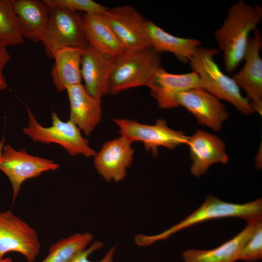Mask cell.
Masks as SVG:
<instances>
[{
    "instance_id": "83f0119b",
    "label": "cell",
    "mask_w": 262,
    "mask_h": 262,
    "mask_svg": "<svg viewBox=\"0 0 262 262\" xmlns=\"http://www.w3.org/2000/svg\"><path fill=\"white\" fill-rule=\"evenodd\" d=\"M11 58L6 49H0V90L7 87L6 80L2 73L3 70Z\"/></svg>"
},
{
    "instance_id": "ffe728a7",
    "label": "cell",
    "mask_w": 262,
    "mask_h": 262,
    "mask_svg": "<svg viewBox=\"0 0 262 262\" xmlns=\"http://www.w3.org/2000/svg\"><path fill=\"white\" fill-rule=\"evenodd\" d=\"M259 220L247 222L246 227L242 231L216 248L210 250L191 249L184 251L182 257L184 262H234L238 261L241 248L250 237L256 222Z\"/></svg>"
},
{
    "instance_id": "603a6c76",
    "label": "cell",
    "mask_w": 262,
    "mask_h": 262,
    "mask_svg": "<svg viewBox=\"0 0 262 262\" xmlns=\"http://www.w3.org/2000/svg\"><path fill=\"white\" fill-rule=\"evenodd\" d=\"M93 239L92 233L77 232L51 245L41 262H71L75 256L87 247Z\"/></svg>"
},
{
    "instance_id": "d6986e66",
    "label": "cell",
    "mask_w": 262,
    "mask_h": 262,
    "mask_svg": "<svg viewBox=\"0 0 262 262\" xmlns=\"http://www.w3.org/2000/svg\"><path fill=\"white\" fill-rule=\"evenodd\" d=\"M102 14H83L84 35L88 45L107 57L115 58L124 51Z\"/></svg>"
},
{
    "instance_id": "277c9868",
    "label": "cell",
    "mask_w": 262,
    "mask_h": 262,
    "mask_svg": "<svg viewBox=\"0 0 262 262\" xmlns=\"http://www.w3.org/2000/svg\"><path fill=\"white\" fill-rule=\"evenodd\" d=\"M160 53L152 49L124 51L114 58L109 93L116 95L129 88L148 86L162 67Z\"/></svg>"
},
{
    "instance_id": "e0dca14e",
    "label": "cell",
    "mask_w": 262,
    "mask_h": 262,
    "mask_svg": "<svg viewBox=\"0 0 262 262\" xmlns=\"http://www.w3.org/2000/svg\"><path fill=\"white\" fill-rule=\"evenodd\" d=\"M66 90L70 103L69 120L86 136L90 135L101 119V98L91 95L82 83Z\"/></svg>"
},
{
    "instance_id": "7c38bea8",
    "label": "cell",
    "mask_w": 262,
    "mask_h": 262,
    "mask_svg": "<svg viewBox=\"0 0 262 262\" xmlns=\"http://www.w3.org/2000/svg\"><path fill=\"white\" fill-rule=\"evenodd\" d=\"M176 101L179 106L183 107L193 115L198 123L215 131L221 130L223 122L229 116L220 99L202 88L179 93Z\"/></svg>"
},
{
    "instance_id": "d4e9b609",
    "label": "cell",
    "mask_w": 262,
    "mask_h": 262,
    "mask_svg": "<svg viewBox=\"0 0 262 262\" xmlns=\"http://www.w3.org/2000/svg\"><path fill=\"white\" fill-rule=\"evenodd\" d=\"M49 7L81 13H104L107 8L92 0H43Z\"/></svg>"
},
{
    "instance_id": "5bb4252c",
    "label": "cell",
    "mask_w": 262,
    "mask_h": 262,
    "mask_svg": "<svg viewBox=\"0 0 262 262\" xmlns=\"http://www.w3.org/2000/svg\"><path fill=\"white\" fill-rule=\"evenodd\" d=\"M191 174L196 177L203 175L214 164H226L229 160L225 142L218 136L197 130L189 136Z\"/></svg>"
},
{
    "instance_id": "ac0fdd59",
    "label": "cell",
    "mask_w": 262,
    "mask_h": 262,
    "mask_svg": "<svg viewBox=\"0 0 262 262\" xmlns=\"http://www.w3.org/2000/svg\"><path fill=\"white\" fill-rule=\"evenodd\" d=\"M13 9L23 38L42 42L48 24L49 7L43 0H14Z\"/></svg>"
},
{
    "instance_id": "2e32d148",
    "label": "cell",
    "mask_w": 262,
    "mask_h": 262,
    "mask_svg": "<svg viewBox=\"0 0 262 262\" xmlns=\"http://www.w3.org/2000/svg\"><path fill=\"white\" fill-rule=\"evenodd\" d=\"M114 58L107 57L89 45L83 48L81 72L84 85L92 96L101 98L109 93Z\"/></svg>"
},
{
    "instance_id": "6da1fadb",
    "label": "cell",
    "mask_w": 262,
    "mask_h": 262,
    "mask_svg": "<svg viewBox=\"0 0 262 262\" xmlns=\"http://www.w3.org/2000/svg\"><path fill=\"white\" fill-rule=\"evenodd\" d=\"M262 19V9L256 3L252 6L240 0L228 10L222 25L214 33L227 73L233 72L243 60L249 33Z\"/></svg>"
},
{
    "instance_id": "7402d4cb",
    "label": "cell",
    "mask_w": 262,
    "mask_h": 262,
    "mask_svg": "<svg viewBox=\"0 0 262 262\" xmlns=\"http://www.w3.org/2000/svg\"><path fill=\"white\" fill-rule=\"evenodd\" d=\"M146 27L151 49L159 53H172L182 62H188L201 44L198 39L171 34L150 20H147Z\"/></svg>"
},
{
    "instance_id": "52a82bcc",
    "label": "cell",
    "mask_w": 262,
    "mask_h": 262,
    "mask_svg": "<svg viewBox=\"0 0 262 262\" xmlns=\"http://www.w3.org/2000/svg\"><path fill=\"white\" fill-rule=\"evenodd\" d=\"M113 121L118 126L121 135L131 142H142L147 151L156 156L158 148L163 147L174 149L187 144L189 136L183 131L170 128L164 119H158L153 125L140 123L127 118H115Z\"/></svg>"
},
{
    "instance_id": "cb8c5ba5",
    "label": "cell",
    "mask_w": 262,
    "mask_h": 262,
    "mask_svg": "<svg viewBox=\"0 0 262 262\" xmlns=\"http://www.w3.org/2000/svg\"><path fill=\"white\" fill-rule=\"evenodd\" d=\"M13 2L14 0H0V49L21 45L24 42Z\"/></svg>"
},
{
    "instance_id": "8992f818",
    "label": "cell",
    "mask_w": 262,
    "mask_h": 262,
    "mask_svg": "<svg viewBox=\"0 0 262 262\" xmlns=\"http://www.w3.org/2000/svg\"><path fill=\"white\" fill-rule=\"evenodd\" d=\"M47 56L65 47L84 48L88 45L83 31V14L49 7V21L42 41Z\"/></svg>"
},
{
    "instance_id": "4316f807",
    "label": "cell",
    "mask_w": 262,
    "mask_h": 262,
    "mask_svg": "<svg viewBox=\"0 0 262 262\" xmlns=\"http://www.w3.org/2000/svg\"><path fill=\"white\" fill-rule=\"evenodd\" d=\"M103 244L98 241L93 242L88 247L78 253L71 262H95L90 261L89 257L93 252L101 248ZM117 249V245L111 247L104 256L99 261L95 262H114V256Z\"/></svg>"
},
{
    "instance_id": "9a60e30c",
    "label": "cell",
    "mask_w": 262,
    "mask_h": 262,
    "mask_svg": "<svg viewBox=\"0 0 262 262\" xmlns=\"http://www.w3.org/2000/svg\"><path fill=\"white\" fill-rule=\"evenodd\" d=\"M147 87L158 107L166 109L179 106L176 97L179 93L201 88V83L198 74L195 71L176 74L168 73L162 67Z\"/></svg>"
},
{
    "instance_id": "7a4b0ae2",
    "label": "cell",
    "mask_w": 262,
    "mask_h": 262,
    "mask_svg": "<svg viewBox=\"0 0 262 262\" xmlns=\"http://www.w3.org/2000/svg\"><path fill=\"white\" fill-rule=\"evenodd\" d=\"M262 198L245 204H237L225 202L209 195L199 208L178 224L156 235L139 234L135 237L134 242L138 246H147L165 240L181 229L208 220L240 217L249 222L262 219Z\"/></svg>"
},
{
    "instance_id": "9c48e42d",
    "label": "cell",
    "mask_w": 262,
    "mask_h": 262,
    "mask_svg": "<svg viewBox=\"0 0 262 262\" xmlns=\"http://www.w3.org/2000/svg\"><path fill=\"white\" fill-rule=\"evenodd\" d=\"M36 231L11 211L0 213V260L10 252L22 254L33 262L40 252Z\"/></svg>"
},
{
    "instance_id": "484cf974",
    "label": "cell",
    "mask_w": 262,
    "mask_h": 262,
    "mask_svg": "<svg viewBox=\"0 0 262 262\" xmlns=\"http://www.w3.org/2000/svg\"><path fill=\"white\" fill-rule=\"evenodd\" d=\"M262 258V221L258 220L250 237L241 248L238 260L255 262Z\"/></svg>"
},
{
    "instance_id": "44dd1931",
    "label": "cell",
    "mask_w": 262,
    "mask_h": 262,
    "mask_svg": "<svg viewBox=\"0 0 262 262\" xmlns=\"http://www.w3.org/2000/svg\"><path fill=\"white\" fill-rule=\"evenodd\" d=\"M83 48L65 47L53 54L54 64L50 75L58 92H62L71 86L82 83L81 63Z\"/></svg>"
},
{
    "instance_id": "f1b7e54d",
    "label": "cell",
    "mask_w": 262,
    "mask_h": 262,
    "mask_svg": "<svg viewBox=\"0 0 262 262\" xmlns=\"http://www.w3.org/2000/svg\"><path fill=\"white\" fill-rule=\"evenodd\" d=\"M4 136H3L1 141L0 142V162L2 159V150L4 146Z\"/></svg>"
},
{
    "instance_id": "30bf717a",
    "label": "cell",
    "mask_w": 262,
    "mask_h": 262,
    "mask_svg": "<svg viewBox=\"0 0 262 262\" xmlns=\"http://www.w3.org/2000/svg\"><path fill=\"white\" fill-rule=\"evenodd\" d=\"M59 164L51 160L33 156L25 150H16L10 145L3 146L0 170L8 177L12 187V205L26 180L40 176L43 172L55 171Z\"/></svg>"
},
{
    "instance_id": "3957f363",
    "label": "cell",
    "mask_w": 262,
    "mask_h": 262,
    "mask_svg": "<svg viewBox=\"0 0 262 262\" xmlns=\"http://www.w3.org/2000/svg\"><path fill=\"white\" fill-rule=\"evenodd\" d=\"M219 52L214 48L199 47L189 60L192 70L200 78L201 88L220 100L229 102L245 115L255 113L234 80L225 74L214 61V56Z\"/></svg>"
},
{
    "instance_id": "8fae6325",
    "label": "cell",
    "mask_w": 262,
    "mask_h": 262,
    "mask_svg": "<svg viewBox=\"0 0 262 262\" xmlns=\"http://www.w3.org/2000/svg\"><path fill=\"white\" fill-rule=\"evenodd\" d=\"M262 36L259 30L249 37L243 60L242 68L231 78L239 88L245 92L246 98L254 111L262 115V59L260 50Z\"/></svg>"
},
{
    "instance_id": "f546056e",
    "label": "cell",
    "mask_w": 262,
    "mask_h": 262,
    "mask_svg": "<svg viewBox=\"0 0 262 262\" xmlns=\"http://www.w3.org/2000/svg\"><path fill=\"white\" fill-rule=\"evenodd\" d=\"M0 262H12V260L10 258H6L0 260Z\"/></svg>"
},
{
    "instance_id": "5b68a950",
    "label": "cell",
    "mask_w": 262,
    "mask_h": 262,
    "mask_svg": "<svg viewBox=\"0 0 262 262\" xmlns=\"http://www.w3.org/2000/svg\"><path fill=\"white\" fill-rule=\"evenodd\" d=\"M28 124L23 128L24 134L34 142L55 143L64 147L71 156L82 155L94 157L97 152L84 138L81 131L69 120L62 121L58 115L52 112L51 126L45 127L40 124L29 108H27Z\"/></svg>"
},
{
    "instance_id": "ba28073f",
    "label": "cell",
    "mask_w": 262,
    "mask_h": 262,
    "mask_svg": "<svg viewBox=\"0 0 262 262\" xmlns=\"http://www.w3.org/2000/svg\"><path fill=\"white\" fill-rule=\"evenodd\" d=\"M121 43L124 51L151 49L146 21L133 7L126 5L108 8L102 14Z\"/></svg>"
},
{
    "instance_id": "4fadbf2b",
    "label": "cell",
    "mask_w": 262,
    "mask_h": 262,
    "mask_svg": "<svg viewBox=\"0 0 262 262\" xmlns=\"http://www.w3.org/2000/svg\"><path fill=\"white\" fill-rule=\"evenodd\" d=\"M133 142L125 136L106 141L95 155L94 163L97 172L109 182H119L126 175L131 164L134 150Z\"/></svg>"
}]
</instances>
